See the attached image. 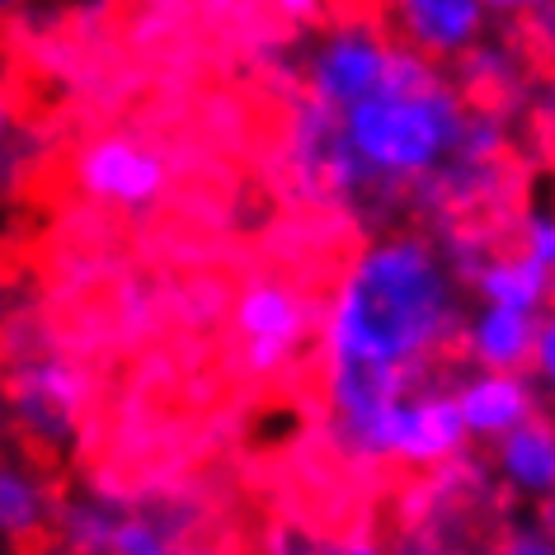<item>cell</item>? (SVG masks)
<instances>
[{
    "instance_id": "obj_5",
    "label": "cell",
    "mask_w": 555,
    "mask_h": 555,
    "mask_svg": "<svg viewBox=\"0 0 555 555\" xmlns=\"http://www.w3.org/2000/svg\"><path fill=\"white\" fill-rule=\"evenodd\" d=\"M470 452L466 424L456 414L452 386L428 377L410 391L391 396L367 424L363 442L353 452V466H400V470H438Z\"/></svg>"
},
{
    "instance_id": "obj_19",
    "label": "cell",
    "mask_w": 555,
    "mask_h": 555,
    "mask_svg": "<svg viewBox=\"0 0 555 555\" xmlns=\"http://www.w3.org/2000/svg\"><path fill=\"white\" fill-rule=\"evenodd\" d=\"M527 24V52L541 62V66H555V0H546L541 10H532V15L522 20Z\"/></svg>"
},
{
    "instance_id": "obj_8",
    "label": "cell",
    "mask_w": 555,
    "mask_h": 555,
    "mask_svg": "<svg viewBox=\"0 0 555 555\" xmlns=\"http://www.w3.org/2000/svg\"><path fill=\"white\" fill-rule=\"evenodd\" d=\"M72 179L94 207H108V212H151L170 193V160L146 137L100 132L76 151Z\"/></svg>"
},
{
    "instance_id": "obj_24",
    "label": "cell",
    "mask_w": 555,
    "mask_h": 555,
    "mask_svg": "<svg viewBox=\"0 0 555 555\" xmlns=\"http://www.w3.org/2000/svg\"><path fill=\"white\" fill-rule=\"evenodd\" d=\"M532 508H537V522H541V527H546V532L555 537V490H551L546 499H537Z\"/></svg>"
},
{
    "instance_id": "obj_13",
    "label": "cell",
    "mask_w": 555,
    "mask_h": 555,
    "mask_svg": "<svg viewBox=\"0 0 555 555\" xmlns=\"http://www.w3.org/2000/svg\"><path fill=\"white\" fill-rule=\"evenodd\" d=\"M452 66H456V76H462L466 100L504 108V104H513V100H522L527 94L532 52H527V43H513V38H494V29H490L480 43H470Z\"/></svg>"
},
{
    "instance_id": "obj_11",
    "label": "cell",
    "mask_w": 555,
    "mask_h": 555,
    "mask_svg": "<svg viewBox=\"0 0 555 555\" xmlns=\"http://www.w3.org/2000/svg\"><path fill=\"white\" fill-rule=\"evenodd\" d=\"M490 480L518 504H537L555 490V414L537 410L532 420L490 442Z\"/></svg>"
},
{
    "instance_id": "obj_3",
    "label": "cell",
    "mask_w": 555,
    "mask_h": 555,
    "mask_svg": "<svg viewBox=\"0 0 555 555\" xmlns=\"http://www.w3.org/2000/svg\"><path fill=\"white\" fill-rule=\"evenodd\" d=\"M193 508L175 499H128L108 490H86L57 499L52 532L66 551L86 555H165L184 551L193 532Z\"/></svg>"
},
{
    "instance_id": "obj_7",
    "label": "cell",
    "mask_w": 555,
    "mask_h": 555,
    "mask_svg": "<svg viewBox=\"0 0 555 555\" xmlns=\"http://www.w3.org/2000/svg\"><path fill=\"white\" fill-rule=\"evenodd\" d=\"M231 325L241 339V363L255 377H283L301 363L315 339V301L307 287L287 278H255L241 287L231 307Z\"/></svg>"
},
{
    "instance_id": "obj_1",
    "label": "cell",
    "mask_w": 555,
    "mask_h": 555,
    "mask_svg": "<svg viewBox=\"0 0 555 555\" xmlns=\"http://www.w3.org/2000/svg\"><path fill=\"white\" fill-rule=\"evenodd\" d=\"M466 283L428 231H377L344 259L315 307L325 434L344 462L391 396L438 377L456 349Z\"/></svg>"
},
{
    "instance_id": "obj_12",
    "label": "cell",
    "mask_w": 555,
    "mask_h": 555,
    "mask_svg": "<svg viewBox=\"0 0 555 555\" xmlns=\"http://www.w3.org/2000/svg\"><path fill=\"white\" fill-rule=\"evenodd\" d=\"M532 335H537L532 311L476 301L470 311H462V325H456V353L466 358V367L522 372L527 358H532Z\"/></svg>"
},
{
    "instance_id": "obj_10",
    "label": "cell",
    "mask_w": 555,
    "mask_h": 555,
    "mask_svg": "<svg viewBox=\"0 0 555 555\" xmlns=\"http://www.w3.org/2000/svg\"><path fill=\"white\" fill-rule=\"evenodd\" d=\"M456 414L466 424L470 442L490 448L494 438H504L508 428H518L522 420H532L541 410V386L532 382V372H490V367H470L462 382H452Z\"/></svg>"
},
{
    "instance_id": "obj_14",
    "label": "cell",
    "mask_w": 555,
    "mask_h": 555,
    "mask_svg": "<svg viewBox=\"0 0 555 555\" xmlns=\"http://www.w3.org/2000/svg\"><path fill=\"white\" fill-rule=\"evenodd\" d=\"M466 287L476 301H494V307L513 311H541L555 297V273L527 259L522 249H485V259L466 273Z\"/></svg>"
},
{
    "instance_id": "obj_25",
    "label": "cell",
    "mask_w": 555,
    "mask_h": 555,
    "mask_svg": "<svg viewBox=\"0 0 555 555\" xmlns=\"http://www.w3.org/2000/svg\"><path fill=\"white\" fill-rule=\"evenodd\" d=\"M20 10H24V0H0V24H5L10 15H20Z\"/></svg>"
},
{
    "instance_id": "obj_23",
    "label": "cell",
    "mask_w": 555,
    "mask_h": 555,
    "mask_svg": "<svg viewBox=\"0 0 555 555\" xmlns=\"http://www.w3.org/2000/svg\"><path fill=\"white\" fill-rule=\"evenodd\" d=\"M494 10V20H527L532 10H541L546 0H485Z\"/></svg>"
},
{
    "instance_id": "obj_9",
    "label": "cell",
    "mask_w": 555,
    "mask_h": 555,
    "mask_svg": "<svg viewBox=\"0 0 555 555\" xmlns=\"http://www.w3.org/2000/svg\"><path fill=\"white\" fill-rule=\"evenodd\" d=\"M386 29L400 48L452 66L470 43L494 29V10L485 0H382Z\"/></svg>"
},
{
    "instance_id": "obj_18",
    "label": "cell",
    "mask_w": 555,
    "mask_h": 555,
    "mask_svg": "<svg viewBox=\"0 0 555 555\" xmlns=\"http://www.w3.org/2000/svg\"><path fill=\"white\" fill-rule=\"evenodd\" d=\"M499 551H508V555H555V537L537 518L532 522H508L504 537H499Z\"/></svg>"
},
{
    "instance_id": "obj_16",
    "label": "cell",
    "mask_w": 555,
    "mask_h": 555,
    "mask_svg": "<svg viewBox=\"0 0 555 555\" xmlns=\"http://www.w3.org/2000/svg\"><path fill=\"white\" fill-rule=\"evenodd\" d=\"M513 249H522L527 259L555 273V207H527L518 217V245Z\"/></svg>"
},
{
    "instance_id": "obj_22",
    "label": "cell",
    "mask_w": 555,
    "mask_h": 555,
    "mask_svg": "<svg viewBox=\"0 0 555 555\" xmlns=\"http://www.w3.org/2000/svg\"><path fill=\"white\" fill-rule=\"evenodd\" d=\"M532 118L541 122V132L555 137V66H551V76L532 90Z\"/></svg>"
},
{
    "instance_id": "obj_20",
    "label": "cell",
    "mask_w": 555,
    "mask_h": 555,
    "mask_svg": "<svg viewBox=\"0 0 555 555\" xmlns=\"http://www.w3.org/2000/svg\"><path fill=\"white\" fill-rule=\"evenodd\" d=\"M20 137V94H15V80L0 66V146L15 142Z\"/></svg>"
},
{
    "instance_id": "obj_4",
    "label": "cell",
    "mask_w": 555,
    "mask_h": 555,
    "mask_svg": "<svg viewBox=\"0 0 555 555\" xmlns=\"http://www.w3.org/2000/svg\"><path fill=\"white\" fill-rule=\"evenodd\" d=\"M405 62H410V48H400L377 15L349 10V15H335L321 24V34L301 52L297 80L307 100L339 114V108L367 100L372 90H382Z\"/></svg>"
},
{
    "instance_id": "obj_6",
    "label": "cell",
    "mask_w": 555,
    "mask_h": 555,
    "mask_svg": "<svg viewBox=\"0 0 555 555\" xmlns=\"http://www.w3.org/2000/svg\"><path fill=\"white\" fill-rule=\"evenodd\" d=\"M5 414L34 448L62 452L80 438L90 410V377L62 349H24L5 367Z\"/></svg>"
},
{
    "instance_id": "obj_21",
    "label": "cell",
    "mask_w": 555,
    "mask_h": 555,
    "mask_svg": "<svg viewBox=\"0 0 555 555\" xmlns=\"http://www.w3.org/2000/svg\"><path fill=\"white\" fill-rule=\"evenodd\" d=\"M325 5H330V0H273L278 15H283L287 24H297V29H307V24H321L325 20Z\"/></svg>"
},
{
    "instance_id": "obj_17",
    "label": "cell",
    "mask_w": 555,
    "mask_h": 555,
    "mask_svg": "<svg viewBox=\"0 0 555 555\" xmlns=\"http://www.w3.org/2000/svg\"><path fill=\"white\" fill-rule=\"evenodd\" d=\"M527 372L541 386V396L555 400V297L537 311V335H532V358H527Z\"/></svg>"
},
{
    "instance_id": "obj_2",
    "label": "cell",
    "mask_w": 555,
    "mask_h": 555,
    "mask_svg": "<svg viewBox=\"0 0 555 555\" xmlns=\"http://www.w3.org/2000/svg\"><path fill=\"white\" fill-rule=\"evenodd\" d=\"M466 104L462 86L420 52L339 114L301 94L283 137L293 184L311 203L377 217L452 160Z\"/></svg>"
},
{
    "instance_id": "obj_15",
    "label": "cell",
    "mask_w": 555,
    "mask_h": 555,
    "mask_svg": "<svg viewBox=\"0 0 555 555\" xmlns=\"http://www.w3.org/2000/svg\"><path fill=\"white\" fill-rule=\"evenodd\" d=\"M57 490L24 456H0V541H38L52 532Z\"/></svg>"
}]
</instances>
